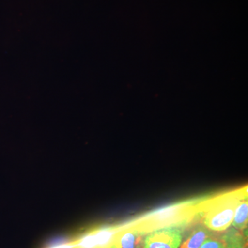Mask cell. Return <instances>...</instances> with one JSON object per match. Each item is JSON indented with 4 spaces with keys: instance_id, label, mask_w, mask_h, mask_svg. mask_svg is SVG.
<instances>
[{
    "instance_id": "cell-1",
    "label": "cell",
    "mask_w": 248,
    "mask_h": 248,
    "mask_svg": "<svg viewBox=\"0 0 248 248\" xmlns=\"http://www.w3.org/2000/svg\"><path fill=\"white\" fill-rule=\"evenodd\" d=\"M247 196L246 187L214 199L204 211V225L210 231H226L232 223L238 205Z\"/></svg>"
},
{
    "instance_id": "cell-2",
    "label": "cell",
    "mask_w": 248,
    "mask_h": 248,
    "mask_svg": "<svg viewBox=\"0 0 248 248\" xmlns=\"http://www.w3.org/2000/svg\"><path fill=\"white\" fill-rule=\"evenodd\" d=\"M122 226L96 228L72 243L67 248H110Z\"/></svg>"
},
{
    "instance_id": "cell-3",
    "label": "cell",
    "mask_w": 248,
    "mask_h": 248,
    "mask_svg": "<svg viewBox=\"0 0 248 248\" xmlns=\"http://www.w3.org/2000/svg\"><path fill=\"white\" fill-rule=\"evenodd\" d=\"M183 239L179 226L159 228L148 233L143 241V248H179Z\"/></svg>"
},
{
    "instance_id": "cell-4",
    "label": "cell",
    "mask_w": 248,
    "mask_h": 248,
    "mask_svg": "<svg viewBox=\"0 0 248 248\" xmlns=\"http://www.w3.org/2000/svg\"><path fill=\"white\" fill-rule=\"evenodd\" d=\"M143 235L131 227L122 226L110 248H143Z\"/></svg>"
},
{
    "instance_id": "cell-5",
    "label": "cell",
    "mask_w": 248,
    "mask_h": 248,
    "mask_svg": "<svg viewBox=\"0 0 248 248\" xmlns=\"http://www.w3.org/2000/svg\"><path fill=\"white\" fill-rule=\"evenodd\" d=\"M211 236L212 234L208 228L203 226L198 227L183 243L180 248H200L204 241Z\"/></svg>"
},
{
    "instance_id": "cell-6",
    "label": "cell",
    "mask_w": 248,
    "mask_h": 248,
    "mask_svg": "<svg viewBox=\"0 0 248 248\" xmlns=\"http://www.w3.org/2000/svg\"><path fill=\"white\" fill-rule=\"evenodd\" d=\"M248 218V200H243L238 205L235 211L232 224L235 229L243 231L247 229Z\"/></svg>"
},
{
    "instance_id": "cell-7",
    "label": "cell",
    "mask_w": 248,
    "mask_h": 248,
    "mask_svg": "<svg viewBox=\"0 0 248 248\" xmlns=\"http://www.w3.org/2000/svg\"><path fill=\"white\" fill-rule=\"evenodd\" d=\"M224 240L228 248H244L246 236H243L238 230L231 229L222 237Z\"/></svg>"
},
{
    "instance_id": "cell-8",
    "label": "cell",
    "mask_w": 248,
    "mask_h": 248,
    "mask_svg": "<svg viewBox=\"0 0 248 248\" xmlns=\"http://www.w3.org/2000/svg\"><path fill=\"white\" fill-rule=\"evenodd\" d=\"M200 248H228L224 240L220 238H212L210 236L208 239L204 241L203 244L201 246Z\"/></svg>"
},
{
    "instance_id": "cell-9",
    "label": "cell",
    "mask_w": 248,
    "mask_h": 248,
    "mask_svg": "<svg viewBox=\"0 0 248 248\" xmlns=\"http://www.w3.org/2000/svg\"><path fill=\"white\" fill-rule=\"evenodd\" d=\"M65 248H67L66 247H65Z\"/></svg>"
}]
</instances>
